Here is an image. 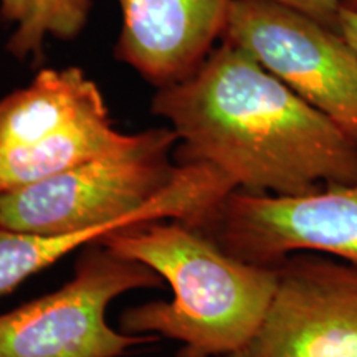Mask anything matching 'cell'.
<instances>
[{
  "label": "cell",
  "instance_id": "6da1fadb",
  "mask_svg": "<svg viewBox=\"0 0 357 357\" xmlns=\"http://www.w3.org/2000/svg\"><path fill=\"white\" fill-rule=\"evenodd\" d=\"M151 111L177 134V164H207L253 194L301 195L357 181V141L229 42Z\"/></svg>",
  "mask_w": 357,
  "mask_h": 357
},
{
  "label": "cell",
  "instance_id": "7a4b0ae2",
  "mask_svg": "<svg viewBox=\"0 0 357 357\" xmlns=\"http://www.w3.org/2000/svg\"><path fill=\"white\" fill-rule=\"evenodd\" d=\"M100 242L169 283L171 301L128 307L119 331L177 341L176 357H225L242 347L260 326L278 283L276 266L238 260L172 218L121 227Z\"/></svg>",
  "mask_w": 357,
  "mask_h": 357
},
{
  "label": "cell",
  "instance_id": "3957f363",
  "mask_svg": "<svg viewBox=\"0 0 357 357\" xmlns=\"http://www.w3.org/2000/svg\"><path fill=\"white\" fill-rule=\"evenodd\" d=\"M172 128L22 189L0 194V229L40 235L172 218L197 229L236 187L207 164H177Z\"/></svg>",
  "mask_w": 357,
  "mask_h": 357
},
{
  "label": "cell",
  "instance_id": "277c9868",
  "mask_svg": "<svg viewBox=\"0 0 357 357\" xmlns=\"http://www.w3.org/2000/svg\"><path fill=\"white\" fill-rule=\"evenodd\" d=\"M144 263L98 242L79 248L75 273L45 296L0 314V357H124L159 337L116 331L106 319L111 301L141 288H162Z\"/></svg>",
  "mask_w": 357,
  "mask_h": 357
},
{
  "label": "cell",
  "instance_id": "5b68a950",
  "mask_svg": "<svg viewBox=\"0 0 357 357\" xmlns=\"http://www.w3.org/2000/svg\"><path fill=\"white\" fill-rule=\"evenodd\" d=\"M222 40L357 141V56L337 30L273 0H234Z\"/></svg>",
  "mask_w": 357,
  "mask_h": 357
},
{
  "label": "cell",
  "instance_id": "8992f818",
  "mask_svg": "<svg viewBox=\"0 0 357 357\" xmlns=\"http://www.w3.org/2000/svg\"><path fill=\"white\" fill-rule=\"evenodd\" d=\"M195 230L258 266H276L301 252L357 265V181L301 195L235 189Z\"/></svg>",
  "mask_w": 357,
  "mask_h": 357
},
{
  "label": "cell",
  "instance_id": "52a82bcc",
  "mask_svg": "<svg viewBox=\"0 0 357 357\" xmlns=\"http://www.w3.org/2000/svg\"><path fill=\"white\" fill-rule=\"evenodd\" d=\"M276 270L260 326L225 357H357V265L301 252Z\"/></svg>",
  "mask_w": 357,
  "mask_h": 357
},
{
  "label": "cell",
  "instance_id": "ba28073f",
  "mask_svg": "<svg viewBox=\"0 0 357 357\" xmlns=\"http://www.w3.org/2000/svg\"><path fill=\"white\" fill-rule=\"evenodd\" d=\"M234 0H118L114 58L155 89L185 82L222 38Z\"/></svg>",
  "mask_w": 357,
  "mask_h": 357
},
{
  "label": "cell",
  "instance_id": "9c48e42d",
  "mask_svg": "<svg viewBox=\"0 0 357 357\" xmlns=\"http://www.w3.org/2000/svg\"><path fill=\"white\" fill-rule=\"evenodd\" d=\"M105 113L101 89L82 68H42L0 100V147L37 144Z\"/></svg>",
  "mask_w": 357,
  "mask_h": 357
},
{
  "label": "cell",
  "instance_id": "30bf717a",
  "mask_svg": "<svg viewBox=\"0 0 357 357\" xmlns=\"http://www.w3.org/2000/svg\"><path fill=\"white\" fill-rule=\"evenodd\" d=\"M139 132L114 128L109 113L77 124L61 134L25 147H0V194L35 184L136 144Z\"/></svg>",
  "mask_w": 357,
  "mask_h": 357
},
{
  "label": "cell",
  "instance_id": "8fae6325",
  "mask_svg": "<svg viewBox=\"0 0 357 357\" xmlns=\"http://www.w3.org/2000/svg\"><path fill=\"white\" fill-rule=\"evenodd\" d=\"M91 6L93 0H0V20L12 26L6 50L40 63L48 38L73 40L83 32Z\"/></svg>",
  "mask_w": 357,
  "mask_h": 357
},
{
  "label": "cell",
  "instance_id": "7c38bea8",
  "mask_svg": "<svg viewBox=\"0 0 357 357\" xmlns=\"http://www.w3.org/2000/svg\"><path fill=\"white\" fill-rule=\"evenodd\" d=\"M121 227H98L60 235H40L0 229V298L10 294L30 276L52 266L68 253L77 252L88 243L98 242L109 231Z\"/></svg>",
  "mask_w": 357,
  "mask_h": 357
},
{
  "label": "cell",
  "instance_id": "4fadbf2b",
  "mask_svg": "<svg viewBox=\"0 0 357 357\" xmlns=\"http://www.w3.org/2000/svg\"><path fill=\"white\" fill-rule=\"evenodd\" d=\"M273 2L303 12L311 19L337 30V19L342 8V0H273Z\"/></svg>",
  "mask_w": 357,
  "mask_h": 357
},
{
  "label": "cell",
  "instance_id": "5bb4252c",
  "mask_svg": "<svg viewBox=\"0 0 357 357\" xmlns=\"http://www.w3.org/2000/svg\"><path fill=\"white\" fill-rule=\"evenodd\" d=\"M337 32L344 37L357 56V10L351 8H341L337 19Z\"/></svg>",
  "mask_w": 357,
  "mask_h": 357
},
{
  "label": "cell",
  "instance_id": "9a60e30c",
  "mask_svg": "<svg viewBox=\"0 0 357 357\" xmlns=\"http://www.w3.org/2000/svg\"><path fill=\"white\" fill-rule=\"evenodd\" d=\"M342 7L351 8V10H357V0H342Z\"/></svg>",
  "mask_w": 357,
  "mask_h": 357
}]
</instances>
